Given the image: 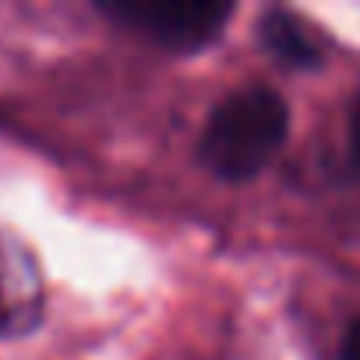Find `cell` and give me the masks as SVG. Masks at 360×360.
<instances>
[{"mask_svg": "<svg viewBox=\"0 0 360 360\" xmlns=\"http://www.w3.org/2000/svg\"><path fill=\"white\" fill-rule=\"evenodd\" d=\"M286 134V99L265 85H244L212 110L198 155L223 180H251L279 155Z\"/></svg>", "mask_w": 360, "mask_h": 360, "instance_id": "6da1fadb", "label": "cell"}, {"mask_svg": "<svg viewBox=\"0 0 360 360\" xmlns=\"http://www.w3.org/2000/svg\"><path fill=\"white\" fill-rule=\"evenodd\" d=\"M106 15L166 50H198L223 32L233 8L212 0H155V4H113Z\"/></svg>", "mask_w": 360, "mask_h": 360, "instance_id": "7a4b0ae2", "label": "cell"}, {"mask_svg": "<svg viewBox=\"0 0 360 360\" xmlns=\"http://www.w3.org/2000/svg\"><path fill=\"white\" fill-rule=\"evenodd\" d=\"M46 311V283L32 248L0 226V339H25Z\"/></svg>", "mask_w": 360, "mask_h": 360, "instance_id": "3957f363", "label": "cell"}, {"mask_svg": "<svg viewBox=\"0 0 360 360\" xmlns=\"http://www.w3.org/2000/svg\"><path fill=\"white\" fill-rule=\"evenodd\" d=\"M262 32V46L286 68L293 71H314L325 64V36L300 15L293 11H269L258 25Z\"/></svg>", "mask_w": 360, "mask_h": 360, "instance_id": "277c9868", "label": "cell"}, {"mask_svg": "<svg viewBox=\"0 0 360 360\" xmlns=\"http://www.w3.org/2000/svg\"><path fill=\"white\" fill-rule=\"evenodd\" d=\"M339 360H360V318L349 325V332L342 339V349H339Z\"/></svg>", "mask_w": 360, "mask_h": 360, "instance_id": "5b68a950", "label": "cell"}, {"mask_svg": "<svg viewBox=\"0 0 360 360\" xmlns=\"http://www.w3.org/2000/svg\"><path fill=\"white\" fill-rule=\"evenodd\" d=\"M349 141H353V159L360 166V103L353 106V117H349Z\"/></svg>", "mask_w": 360, "mask_h": 360, "instance_id": "8992f818", "label": "cell"}]
</instances>
